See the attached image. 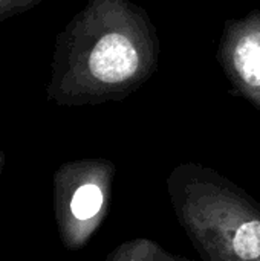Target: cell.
<instances>
[{"mask_svg": "<svg viewBox=\"0 0 260 261\" xmlns=\"http://www.w3.org/2000/svg\"><path fill=\"white\" fill-rule=\"evenodd\" d=\"M77 174V185L67 199V213L75 223L77 239L84 240L100 226L109 211L115 164L110 161L89 162Z\"/></svg>", "mask_w": 260, "mask_h": 261, "instance_id": "obj_4", "label": "cell"}, {"mask_svg": "<svg viewBox=\"0 0 260 261\" xmlns=\"http://www.w3.org/2000/svg\"><path fill=\"white\" fill-rule=\"evenodd\" d=\"M77 41L78 93L90 102L126 99L159 67L158 29L132 0H90Z\"/></svg>", "mask_w": 260, "mask_h": 261, "instance_id": "obj_1", "label": "cell"}, {"mask_svg": "<svg viewBox=\"0 0 260 261\" xmlns=\"http://www.w3.org/2000/svg\"><path fill=\"white\" fill-rule=\"evenodd\" d=\"M216 58L233 90L260 112V9L225 20Z\"/></svg>", "mask_w": 260, "mask_h": 261, "instance_id": "obj_3", "label": "cell"}, {"mask_svg": "<svg viewBox=\"0 0 260 261\" xmlns=\"http://www.w3.org/2000/svg\"><path fill=\"white\" fill-rule=\"evenodd\" d=\"M176 220L204 261H260V202L228 177L196 162L167 177Z\"/></svg>", "mask_w": 260, "mask_h": 261, "instance_id": "obj_2", "label": "cell"}, {"mask_svg": "<svg viewBox=\"0 0 260 261\" xmlns=\"http://www.w3.org/2000/svg\"><path fill=\"white\" fill-rule=\"evenodd\" d=\"M107 261H188V258L170 254L161 245L150 239H132L118 245Z\"/></svg>", "mask_w": 260, "mask_h": 261, "instance_id": "obj_5", "label": "cell"}]
</instances>
